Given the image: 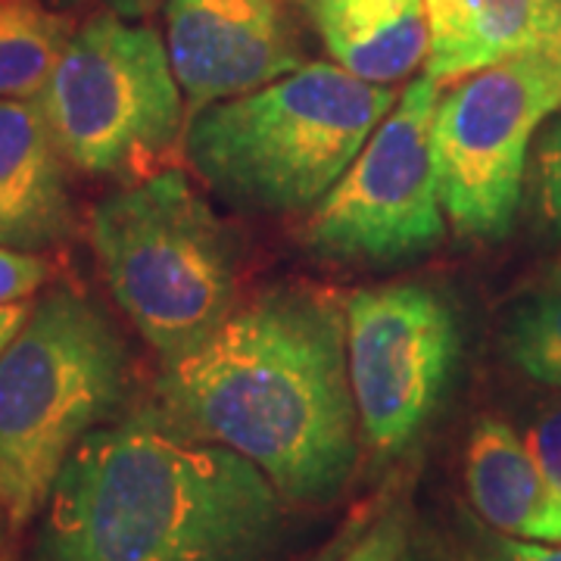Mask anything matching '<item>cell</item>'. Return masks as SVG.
Wrapping results in <instances>:
<instances>
[{
	"label": "cell",
	"mask_w": 561,
	"mask_h": 561,
	"mask_svg": "<svg viewBox=\"0 0 561 561\" xmlns=\"http://www.w3.org/2000/svg\"><path fill=\"white\" fill-rule=\"evenodd\" d=\"M409 508L393 505L346 549L341 561H400L402 552L409 549Z\"/></svg>",
	"instance_id": "obj_18"
},
{
	"label": "cell",
	"mask_w": 561,
	"mask_h": 561,
	"mask_svg": "<svg viewBox=\"0 0 561 561\" xmlns=\"http://www.w3.org/2000/svg\"><path fill=\"white\" fill-rule=\"evenodd\" d=\"M400 561H446V559H443L437 549H431L427 542H412V540H409V549L402 552Z\"/></svg>",
	"instance_id": "obj_24"
},
{
	"label": "cell",
	"mask_w": 561,
	"mask_h": 561,
	"mask_svg": "<svg viewBox=\"0 0 561 561\" xmlns=\"http://www.w3.org/2000/svg\"><path fill=\"white\" fill-rule=\"evenodd\" d=\"M527 446L537 456L546 478L561 490V400L549 402L527 427Z\"/></svg>",
	"instance_id": "obj_20"
},
{
	"label": "cell",
	"mask_w": 561,
	"mask_h": 561,
	"mask_svg": "<svg viewBox=\"0 0 561 561\" xmlns=\"http://www.w3.org/2000/svg\"><path fill=\"white\" fill-rule=\"evenodd\" d=\"M474 561H561V542L518 540V537H493L483 542Z\"/></svg>",
	"instance_id": "obj_21"
},
{
	"label": "cell",
	"mask_w": 561,
	"mask_h": 561,
	"mask_svg": "<svg viewBox=\"0 0 561 561\" xmlns=\"http://www.w3.org/2000/svg\"><path fill=\"white\" fill-rule=\"evenodd\" d=\"M534 157H537V203L542 219L561 238V119L542 125Z\"/></svg>",
	"instance_id": "obj_17"
},
{
	"label": "cell",
	"mask_w": 561,
	"mask_h": 561,
	"mask_svg": "<svg viewBox=\"0 0 561 561\" xmlns=\"http://www.w3.org/2000/svg\"><path fill=\"white\" fill-rule=\"evenodd\" d=\"M328 54L375 84L415 76L431 47L424 0H302Z\"/></svg>",
	"instance_id": "obj_14"
},
{
	"label": "cell",
	"mask_w": 561,
	"mask_h": 561,
	"mask_svg": "<svg viewBox=\"0 0 561 561\" xmlns=\"http://www.w3.org/2000/svg\"><path fill=\"white\" fill-rule=\"evenodd\" d=\"M66 169L38 98L0 101V243L41 253L76 228Z\"/></svg>",
	"instance_id": "obj_11"
},
{
	"label": "cell",
	"mask_w": 561,
	"mask_h": 561,
	"mask_svg": "<svg viewBox=\"0 0 561 561\" xmlns=\"http://www.w3.org/2000/svg\"><path fill=\"white\" fill-rule=\"evenodd\" d=\"M76 22L35 0H0V101L38 98Z\"/></svg>",
	"instance_id": "obj_15"
},
{
	"label": "cell",
	"mask_w": 561,
	"mask_h": 561,
	"mask_svg": "<svg viewBox=\"0 0 561 561\" xmlns=\"http://www.w3.org/2000/svg\"><path fill=\"white\" fill-rule=\"evenodd\" d=\"M38 103L66 162L84 175L160 172L184 122V91L160 32L113 10L76 25Z\"/></svg>",
	"instance_id": "obj_6"
},
{
	"label": "cell",
	"mask_w": 561,
	"mask_h": 561,
	"mask_svg": "<svg viewBox=\"0 0 561 561\" xmlns=\"http://www.w3.org/2000/svg\"><path fill=\"white\" fill-rule=\"evenodd\" d=\"M424 76L440 84L518 57L561 62V0H424Z\"/></svg>",
	"instance_id": "obj_12"
},
{
	"label": "cell",
	"mask_w": 561,
	"mask_h": 561,
	"mask_svg": "<svg viewBox=\"0 0 561 561\" xmlns=\"http://www.w3.org/2000/svg\"><path fill=\"white\" fill-rule=\"evenodd\" d=\"M162 412L250 459L290 502L337 500L359 461L346 312L300 287L238 306L219 331L162 362Z\"/></svg>",
	"instance_id": "obj_1"
},
{
	"label": "cell",
	"mask_w": 561,
	"mask_h": 561,
	"mask_svg": "<svg viewBox=\"0 0 561 561\" xmlns=\"http://www.w3.org/2000/svg\"><path fill=\"white\" fill-rule=\"evenodd\" d=\"M94 3H101L103 10L119 13L125 20H144V16H150L157 7H162V0H94Z\"/></svg>",
	"instance_id": "obj_23"
},
{
	"label": "cell",
	"mask_w": 561,
	"mask_h": 561,
	"mask_svg": "<svg viewBox=\"0 0 561 561\" xmlns=\"http://www.w3.org/2000/svg\"><path fill=\"white\" fill-rule=\"evenodd\" d=\"M502 353L530 381L561 390V287L534 294L508 312Z\"/></svg>",
	"instance_id": "obj_16"
},
{
	"label": "cell",
	"mask_w": 561,
	"mask_h": 561,
	"mask_svg": "<svg viewBox=\"0 0 561 561\" xmlns=\"http://www.w3.org/2000/svg\"><path fill=\"white\" fill-rule=\"evenodd\" d=\"M552 278H556V287H561V262L556 265V272H552Z\"/></svg>",
	"instance_id": "obj_25"
},
{
	"label": "cell",
	"mask_w": 561,
	"mask_h": 561,
	"mask_svg": "<svg viewBox=\"0 0 561 561\" xmlns=\"http://www.w3.org/2000/svg\"><path fill=\"white\" fill-rule=\"evenodd\" d=\"M50 278V265L35 256L0 243V306L32 300Z\"/></svg>",
	"instance_id": "obj_19"
},
{
	"label": "cell",
	"mask_w": 561,
	"mask_h": 561,
	"mask_svg": "<svg viewBox=\"0 0 561 561\" xmlns=\"http://www.w3.org/2000/svg\"><path fill=\"white\" fill-rule=\"evenodd\" d=\"M561 110V62L518 57L453 81L431 128L446 221L471 241H502L518 216L530 144Z\"/></svg>",
	"instance_id": "obj_7"
},
{
	"label": "cell",
	"mask_w": 561,
	"mask_h": 561,
	"mask_svg": "<svg viewBox=\"0 0 561 561\" xmlns=\"http://www.w3.org/2000/svg\"><path fill=\"white\" fill-rule=\"evenodd\" d=\"M32 306H35L32 300L0 306V356H3V350L10 346V341L20 334V328L25 324V319L32 316Z\"/></svg>",
	"instance_id": "obj_22"
},
{
	"label": "cell",
	"mask_w": 561,
	"mask_h": 561,
	"mask_svg": "<svg viewBox=\"0 0 561 561\" xmlns=\"http://www.w3.org/2000/svg\"><path fill=\"white\" fill-rule=\"evenodd\" d=\"M440 81L415 79L365 140L337 184L312 206L306 243L321 260L397 265L446 238L431 128Z\"/></svg>",
	"instance_id": "obj_8"
},
{
	"label": "cell",
	"mask_w": 561,
	"mask_h": 561,
	"mask_svg": "<svg viewBox=\"0 0 561 561\" xmlns=\"http://www.w3.org/2000/svg\"><path fill=\"white\" fill-rule=\"evenodd\" d=\"M128 350L113 321L69 287L47 290L0 356V518L44 512L66 459L116 412Z\"/></svg>",
	"instance_id": "obj_4"
},
{
	"label": "cell",
	"mask_w": 561,
	"mask_h": 561,
	"mask_svg": "<svg viewBox=\"0 0 561 561\" xmlns=\"http://www.w3.org/2000/svg\"><path fill=\"white\" fill-rule=\"evenodd\" d=\"M461 356L453 302L427 284L356 290L346 302V362L362 437L400 456L440 409Z\"/></svg>",
	"instance_id": "obj_9"
},
{
	"label": "cell",
	"mask_w": 561,
	"mask_h": 561,
	"mask_svg": "<svg viewBox=\"0 0 561 561\" xmlns=\"http://www.w3.org/2000/svg\"><path fill=\"white\" fill-rule=\"evenodd\" d=\"M284 496L162 409L94 427L44 502L32 561H272Z\"/></svg>",
	"instance_id": "obj_2"
},
{
	"label": "cell",
	"mask_w": 561,
	"mask_h": 561,
	"mask_svg": "<svg viewBox=\"0 0 561 561\" xmlns=\"http://www.w3.org/2000/svg\"><path fill=\"white\" fill-rule=\"evenodd\" d=\"M91 243L113 300L162 362L197 350L238 309V241L179 169L98 203Z\"/></svg>",
	"instance_id": "obj_5"
},
{
	"label": "cell",
	"mask_w": 561,
	"mask_h": 561,
	"mask_svg": "<svg viewBox=\"0 0 561 561\" xmlns=\"http://www.w3.org/2000/svg\"><path fill=\"white\" fill-rule=\"evenodd\" d=\"M400 94L337 62L300 69L194 113L184 150L219 197L253 213H300L337 184Z\"/></svg>",
	"instance_id": "obj_3"
},
{
	"label": "cell",
	"mask_w": 561,
	"mask_h": 561,
	"mask_svg": "<svg viewBox=\"0 0 561 561\" xmlns=\"http://www.w3.org/2000/svg\"><path fill=\"white\" fill-rule=\"evenodd\" d=\"M165 47L191 113L300 69L280 0H162Z\"/></svg>",
	"instance_id": "obj_10"
},
{
	"label": "cell",
	"mask_w": 561,
	"mask_h": 561,
	"mask_svg": "<svg viewBox=\"0 0 561 561\" xmlns=\"http://www.w3.org/2000/svg\"><path fill=\"white\" fill-rule=\"evenodd\" d=\"M465 490L496 534L561 542V490L508 421L486 415L465 449Z\"/></svg>",
	"instance_id": "obj_13"
}]
</instances>
